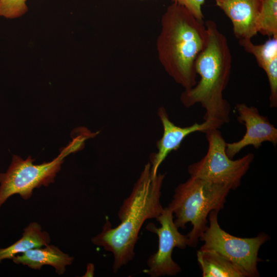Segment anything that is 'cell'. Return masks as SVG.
<instances>
[{
    "instance_id": "cell-1",
    "label": "cell",
    "mask_w": 277,
    "mask_h": 277,
    "mask_svg": "<svg viewBox=\"0 0 277 277\" xmlns=\"http://www.w3.org/2000/svg\"><path fill=\"white\" fill-rule=\"evenodd\" d=\"M165 174L157 173L153 176L148 162L120 207V224L112 227L107 220L102 231L92 238V244L113 254L114 272L134 258L135 246L145 222L156 219L163 211L161 189Z\"/></svg>"
},
{
    "instance_id": "cell-2",
    "label": "cell",
    "mask_w": 277,
    "mask_h": 277,
    "mask_svg": "<svg viewBox=\"0 0 277 277\" xmlns=\"http://www.w3.org/2000/svg\"><path fill=\"white\" fill-rule=\"evenodd\" d=\"M205 25L207 42L194 63L200 78L194 87L185 90L181 101L187 108L200 104L205 111L204 121L216 122L223 126L230 121L231 107L223 92L230 77L232 56L227 38L215 22L208 20Z\"/></svg>"
},
{
    "instance_id": "cell-3",
    "label": "cell",
    "mask_w": 277,
    "mask_h": 277,
    "mask_svg": "<svg viewBox=\"0 0 277 277\" xmlns=\"http://www.w3.org/2000/svg\"><path fill=\"white\" fill-rule=\"evenodd\" d=\"M167 19L168 23L166 43L168 70L185 90L189 89L197 83L194 63L207 42L205 23L176 3L169 8Z\"/></svg>"
},
{
    "instance_id": "cell-4",
    "label": "cell",
    "mask_w": 277,
    "mask_h": 277,
    "mask_svg": "<svg viewBox=\"0 0 277 277\" xmlns=\"http://www.w3.org/2000/svg\"><path fill=\"white\" fill-rule=\"evenodd\" d=\"M230 190L226 185L191 176L175 188L167 207L174 214V223L178 228L185 229L191 223L192 229L187 234L188 246L197 245L207 226L209 213L224 208Z\"/></svg>"
},
{
    "instance_id": "cell-5",
    "label": "cell",
    "mask_w": 277,
    "mask_h": 277,
    "mask_svg": "<svg viewBox=\"0 0 277 277\" xmlns=\"http://www.w3.org/2000/svg\"><path fill=\"white\" fill-rule=\"evenodd\" d=\"M77 134L56 157L49 162L36 165L30 156L24 160L13 155L7 171L0 173V208L12 195L19 194L27 200L32 196L34 189L53 183L65 157L81 150L85 141L92 137V133L84 128Z\"/></svg>"
},
{
    "instance_id": "cell-6",
    "label": "cell",
    "mask_w": 277,
    "mask_h": 277,
    "mask_svg": "<svg viewBox=\"0 0 277 277\" xmlns=\"http://www.w3.org/2000/svg\"><path fill=\"white\" fill-rule=\"evenodd\" d=\"M219 212L212 210L209 213V225L199 238L204 242L200 249L214 251L221 254L231 262L244 277L259 276V251L270 237L264 233L248 238L232 235L220 226L217 220Z\"/></svg>"
},
{
    "instance_id": "cell-7",
    "label": "cell",
    "mask_w": 277,
    "mask_h": 277,
    "mask_svg": "<svg viewBox=\"0 0 277 277\" xmlns=\"http://www.w3.org/2000/svg\"><path fill=\"white\" fill-rule=\"evenodd\" d=\"M205 133L208 144L207 153L200 161L189 165V174L226 185L231 190L236 189L248 170L254 154L248 153L232 160L226 154V142L219 129H211Z\"/></svg>"
},
{
    "instance_id": "cell-8",
    "label": "cell",
    "mask_w": 277,
    "mask_h": 277,
    "mask_svg": "<svg viewBox=\"0 0 277 277\" xmlns=\"http://www.w3.org/2000/svg\"><path fill=\"white\" fill-rule=\"evenodd\" d=\"M160 224L156 227L152 223L146 226V229L158 236V249L156 252L150 255L147 261L148 268L143 272L151 277L174 276L182 269L172 257L173 249L175 247L184 249L188 246L187 234H181L174 223L173 214L166 207L155 219Z\"/></svg>"
},
{
    "instance_id": "cell-9",
    "label": "cell",
    "mask_w": 277,
    "mask_h": 277,
    "mask_svg": "<svg viewBox=\"0 0 277 277\" xmlns=\"http://www.w3.org/2000/svg\"><path fill=\"white\" fill-rule=\"evenodd\" d=\"M237 120L244 124L246 132L243 137L237 142L226 143V152L231 159L245 147L251 145L256 149L266 142L274 146L277 144V129L268 118L261 115L258 109L245 103L236 104L235 106Z\"/></svg>"
},
{
    "instance_id": "cell-10",
    "label": "cell",
    "mask_w": 277,
    "mask_h": 277,
    "mask_svg": "<svg viewBox=\"0 0 277 277\" xmlns=\"http://www.w3.org/2000/svg\"><path fill=\"white\" fill-rule=\"evenodd\" d=\"M157 115L162 124L163 133L161 138L156 144L157 151L150 156L149 163L153 176L157 174L159 167L169 154L173 151L178 150L183 140L189 134L195 132L206 131L214 128L219 129L222 125L212 121H204L202 123H194L186 127L175 125L169 119L166 110L160 107Z\"/></svg>"
},
{
    "instance_id": "cell-11",
    "label": "cell",
    "mask_w": 277,
    "mask_h": 277,
    "mask_svg": "<svg viewBox=\"0 0 277 277\" xmlns=\"http://www.w3.org/2000/svg\"><path fill=\"white\" fill-rule=\"evenodd\" d=\"M231 22L234 35L239 39L258 33L260 0H214Z\"/></svg>"
},
{
    "instance_id": "cell-12",
    "label": "cell",
    "mask_w": 277,
    "mask_h": 277,
    "mask_svg": "<svg viewBox=\"0 0 277 277\" xmlns=\"http://www.w3.org/2000/svg\"><path fill=\"white\" fill-rule=\"evenodd\" d=\"M239 43L246 52L254 56L265 71L269 86V106L277 107V36L269 37L259 45L254 44L251 38L239 39Z\"/></svg>"
},
{
    "instance_id": "cell-13",
    "label": "cell",
    "mask_w": 277,
    "mask_h": 277,
    "mask_svg": "<svg viewBox=\"0 0 277 277\" xmlns=\"http://www.w3.org/2000/svg\"><path fill=\"white\" fill-rule=\"evenodd\" d=\"M12 260L17 264L40 270L43 266L53 267L58 275L63 274L67 266L72 264L73 257L63 252L58 247L49 244L35 248L15 255Z\"/></svg>"
},
{
    "instance_id": "cell-14",
    "label": "cell",
    "mask_w": 277,
    "mask_h": 277,
    "mask_svg": "<svg viewBox=\"0 0 277 277\" xmlns=\"http://www.w3.org/2000/svg\"><path fill=\"white\" fill-rule=\"evenodd\" d=\"M50 242L49 233L43 230L38 223L31 222L24 229L19 240L7 248H0V263L5 259H12L31 249L47 245Z\"/></svg>"
},
{
    "instance_id": "cell-15",
    "label": "cell",
    "mask_w": 277,
    "mask_h": 277,
    "mask_svg": "<svg viewBox=\"0 0 277 277\" xmlns=\"http://www.w3.org/2000/svg\"><path fill=\"white\" fill-rule=\"evenodd\" d=\"M196 256L203 277H244L231 262L214 251L200 249Z\"/></svg>"
},
{
    "instance_id": "cell-16",
    "label": "cell",
    "mask_w": 277,
    "mask_h": 277,
    "mask_svg": "<svg viewBox=\"0 0 277 277\" xmlns=\"http://www.w3.org/2000/svg\"><path fill=\"white\" fill-rule=\"evenodd\" d=\"M258 33L268 37L277 36V0H260Z\"/></svg>"
},
{
    "instance_id": "cell-17",
    "label": "cell",
    "mask_w": 277,
    "mask_h": 277,
    "mask_svg": "<svg viewBox=\"0 0 277 277\" xmlns=\"http://www.w3.org/2000/svg\"><path fill=\"white\" fill-rule=\"evenodd\" d=\"M27 0H0V16L7 18L19 17L28 11Z\"/></svg>"
},
{
    "instance_id": "cell-18",
    "label": "cell",
    "mask_w": 277,
    "mask_h": 277,
    "mask_svg": "<svg viewBox=\"0 0 277 277\" xmlns=\"http://www.w3.org/2000/svg\"><path fill=\"white\" fill-rule=\"evenodd\" d=\"M174 3L181 5L188 10L195 18L204 21L202 7L205 0H173Z\"/></svg>"
},
{
    "instance_id": "cell-19",
    "label": "cell",
    "mask_w": 277,
    "mask_h": 277,
    "mask_svg": "<svg viewBox=\"0 0 277 277\" xmlns=\"http://www.w3.org/2000/svg\"><path fill=\"white\" fill-rule=\"evenodd\" d=\"M94 274V265L92 263H89L87 265L86 272L82 276L91 277L93 276Z\"/></svg>"
}]
</instances>
